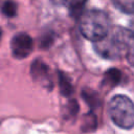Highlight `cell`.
Segmentation results:
<instances>
[{"instance_id":"cell-1","label":"cell","mask_w":134,"mask_h":134,"mask_svg":"<svg viewBox=\"0 0 134 134\" xmlns=\"http://www.w3.org/2000/svg\"><path fill=\"white\" fill-rule=\"evenodd\" d=\"M134 43V36L130 29L111 27L108 34L94 43L95 51L108 60H116L126 55L129 47Z\"/></svg>"},{"instance_id":"cell-2","label":"cell","mask_w":134,"mask_h":134,"mask_svg":"<svg viewBox=\"0 0 134 134\" xmlns=\"http://www.w3.org/2000/svg\"><path fill=\"white\" fill-rule=\"evenodd\" d=\"M79 26L81 34L94 43L103 39L111 28L108 15L99 9H91L82 14Z\"/></svg>"},{"instance_id":"cell-3","label":"cell","mask_w":134,"mask_h":134,"mask_svg":"<svg viewBox=\"0 0 134 134\" xmlns=\"http://www.w3.org/2000/svg\"><path fill=\"white\" fill-rule=\"evenodd\" d=\"M108 113L114 125L130 130L134 128V103L126 95H115L108 105Z\"/></svg>"},{"instance_id":"cell-4","label":"cell","mask_w":134,"mask_h":134,"mask_svg":"<svg viewBox=\"0 0 134 134\" xmlns=\"http://www.w3.org/2000/svg\"><path fill=\"white\" fill-rule=\"evenodd\" d=\"M13 55L16 59H24L28 57L34 48V41L31 37L25 32H20L14 36L10 42Z\"/></svg>"},{"instance_id":"cell-5","label":"cell","mask_w":134,"mask_h":134,"mask_svg":"<svg viewBox=\"0 0 134 134\" xmlns=\"http://www.w3.org/2000/svg\"><path fill=\"white\" fill-rule=\"evenodd\" d=\"M30 73H31L32 79L36 82L40 83L43 87L47 89H51L52 81H51L49 68L44 62H42L41 60H36L35 62H32Z\"/></svg>"},{"instance_id":"cell-6","label":"cell","mask_w":134,"mask_h":134,"mask_svg":"<svg viewBox=\"0 0 134 134\" xmlns=\"http://www.w3.org/2000/svg\"><path fill=\"white\" fill-rule=\"evenodd\" d=\"M59 87L61 93L64 96H70L73 93V86L71 84L70 79L62 72L59 73Z\"/></svg>"},{"instance_id":"cell-7","label":"cell","mask_w":134,"mask_h":134,"mask_svg":"<svg viewBox=\"0 0 134 134\" xmlns=\"http://www.w3.org/2000/svg\"><path fill=\"white\" fill-rule=\"evenodd\" d=\"M96 127H97V118H96L95 114L90 112L84 116L83 124L81 127L84 132H92L96 129Z\"/></svg>"},{"instance_id":"cell-8","label":"cell","mask_w":134,"mask_h":134,"mask_svg":"<svg viewBox=\"0 0 134 134\" xmlns=\"http://www.w3.org/2000/svg\"><path fill=\"white\" fill-rule=\"evenodd\" d=\"M113 4L125 14H134V0H112Z\"/></svg>"},{"instance_id":"cell-9","label":"cell","mask_w":134,"mask_h":134,"mask_svg":"<svg viewBox=\"0 0 134 134\" xmlns=\"http://www.w3.org/2000/svg\"><path fill=\"white\" fill-rule=\"evenodd\" d=\"M85 2L86 0H63L64 5L67 6V8H69L72 15H75V16H77L81 13Z\"/></svg>"},{"instance_id":"cell-10","label":"cell","mask_w":134,"mask_h":134,"mask_svg":"<svg viewBox=\"0 0 134 134\" xmlns=\"http://www.w3.org/2000/svg\"><path fill=\"white\" fill-rule=\"evenodd\" d=\"M119 79H120V73L116 69H111L105 74L103 84L112 87V86H114V85H116L118 83Z\"/></svg>"},{"instance_id":"cell-11","label":"cell","mask_w":134,"mask_h":134,"mask_svg":"<svg viewBox=\"0 0 134 134\" xmlns=\"http://www.w3.org/2000/svg\"><path fill=\"white\" fill-rule=\"evenodd\" d=\"M2 13L7 17H14L17 14V4L12 1L7 0L2 5Z\"/></svg>"},{"instance_id":"cell-12","label":"cell","mask_w":134,"mask_h":134,"mask_svg":"<svg viewBox=\"0 0 134 134\" xmlns=\"http://www.w3.org/2000/svg\"><path fill=\"white\" fill-rule=\"evenodd\" d=\"M83 97L86 99V102L90 105V106H97L98 104V99H97V95H95L93 92L89 91H83Z\"/></svg>"},{"instance_id":"cell-13","label":"cell","mask_w":134,"mask_h":134,"mask_svg":"<svg viewBox=\"0 0 134 134\" xmlns=\"http://www.w3.org/2000/svg\"><path fill=\"white\" fill-rule=\"evenodd\" d=\"M77 111H79L77 103H76L75 100H70V102L67 104V110H66L67 118H68V117H72V116L76 115Z\"/></svg>"},{"instance_id":"cell-14","label":"cell","mask_w":134,"mask_h":134,"mask_svg":"<svg viewBox=\"0 0 134 134\" xmlns=\"http://www.w3.org/2000/svg\"><path fill=\"white\" fill-rule=\"evenodd\" d=\"M126 57H127V60H128L129 64L134 67V43L129 47V49L126 53Z\"/></svg>"},{"instance_id":"cell-15","label":"cell","mask_w":134,"mask_h":134,"mask_svg":"<svg viewBox=\"0 0 134 134\" xmlns=\"http://www.w3.org/2000/svg\"><path fill=\"white\" fill-rule=\"evenodd\" d=\"M130 26H131V29H130V31H131V32L133 34V36H134V19L131 21V25H130Z\"/></svg>"},{"instance_id":"cell-16","label":"cell","mask_w":134,"mask_h":134,"mask_svg":"<svg viewBox=\"0 0 134 134\" xmlns=\"http://www.w3.org/2000/svg\"><path fill=\"white\" fill-rule=\"evenodd\" d=\"M0 39H1V29H0Z\"/></svg>"}]
</instances>
